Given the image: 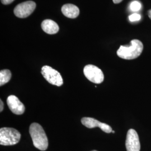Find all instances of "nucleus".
<instances>
[{"label":"nucleus","instance_id":"nucleus-1","mask_svg":"<svg viewBox=\"0 0 151 151\" xmlns=\"http://www.w3.org/2000/svg\"><path fill=\"white\" fill-rule=\"evenodd\" d=\"M29 133L34 147L40 151H45L48 147V140L42 127L38 123L30 125Z\"/></svg>","mask_w":151,"mask_h":151},{"label":"nucleus","instance_id":"nucleus-2","mask_svg":"<svg viewBox=\"0 0 151 151\" xmlns=\"http://www.w3.org/2000/svg\"><path fill=\"white\" fill-rule=\"evenodd\" d=\"M143 45L140 40L133 39L128 46L121 45L117 50V55L124 60H134L138 58L142 53Z\"/></svg>","mask_w":151,"mask_h":151},{"label":"nucleus","instance_id":"nucleus-3","mask_svg":"<svg viewBox=\"0 0 151 151\" xmlns=\"http://www.w3.org/2000/svg\"><path fill=\"white\" fill-rule=\"evenodd\" d=\"M21 138L20 132L12 128H2L0 129V145L12 146L17 144Z\"/></svg>","mask_w":151,"mask_h":151},{"label":"nucleus","instance_id":"nucleus-4","mask_svg":"<svg viewBox=\"0 0 151 151\" xmlns=\"http://www.w3.org/2000/svg\"><path fill=\"white\" fill-rule=\"evenodd\" d=\"M41 73L44 78L52 85L60 86L63 83V80L60 72L48 65H44L42 68Z\"/></svg>","mask_w":151,"mask_h":151},{"label":"nucleus","instance_id":"nucleus-5","mask_svg":"<svg viewBox=\"0 0 151 151\" xmlns=\"http://www.w3.org/2000/svg\"><path fill=\"white\" fill-rule=\"evenodd\" d=\"M83 73L89 81L96 84L102 83L104 79L103 71L93 65H86L83 69Z\"/></svg>","mask_w":151,"mask_h":151},{"label":"nucleus","instance_id":"nucleus-6","mask_svg":"<svg viewBox=\"0 0 151 151\" xmlns=\"http://www.w3.org/2000/svg\"><path fill=\"white\" fill-rule=\"evenodd\" d=\"M36 7V4L32 1L24 2L16 6L14 14L19 18H26L30 15Z\"/></svg>","mask_w":151,"mask_h":151},{"label":"nucleus","instance_id":"nucleus-7","mask_svg":"<svg viewBox=\"0 0 151 151\" xmlns=\"http://www.w3.org/2000/svg\"><path fill=\"white\" fill-rule=\"evenodd\" d=\"M125 146L127 151H140L139 139L135 130L130 129L128 131Z\"/></svg>","mask_w":151,"mask_h":151},{"label":"nucleus","instance_id":"nucleus-8","mask_svg":"<svg viewBox=\"0 0 151 151\" xmlns=\"http://www.w3.org/2000/svg\"><path fill=\"white\" fill-rule=\"evenodd\" d=\"M81 123L84 126H85L88 128H94L96 127H99L103 132L110 133L112 132L111 127L107 124L101 123L99 121L92 118H88V117H85L81 119Z\"/></svg>","mask_w":151,"mask_h":151},{"label":"nucleus","instance_id":"nucleus-9","mask_svg":"<svg viewBox=\"0 0 151 151\" xmlns=\"http://www.w3.org/2000/svg\"><path fill=\"white\" fill-rule=\"evenodd\" d=\"M7 104L10 110L15 114L22 115L25 111V106L15 95H10L7 97Z\"/></svg>","mask_w":151,"mask_h":151},{"label":"nucleus","instance_id":"nucleus-10","mask_svg":"<svg viewBox=\"0 0 151 151\" xmlns=\"http://www.w3.org/2000/svg\"><path fill=\"white\" fill-rule=\"evenodd\" d=\"M61 10L65 16L70 19H75L80 14L78 7L70 4L64 5L62 6Z\"/></svg>","mask_w":151,"mask_h":151},{"label":"nucleus","instance_id":"nucleus-11","mask_svg":"<svg viewBox=\"0 0 151 151\" xmlns=\"http://www.w3.org/2000/svg\"><path fill=\"white\" fill-rule=\"evenodd\" d=\"M41 27L44 32L48 34H54L58 32L59 26L52 20H45L42 22Z\"/></svg>","mask_w":151,"mask_h":151},{"label":"nucleus","instance_id":"nucleus-12","mask_svg":"<svg viewBox=\"0 0 151 151\" xmlns=\"http://www.w3.org/2000/svg\"><path fill=\"white\" fill-rule=\"evenodd\" d=\"M11 71L9 70H4L0 72V86H2L7 82L11 78Z\"/></svg>","mask_w":151,"mask_h":151},{"label":"nucleus","instance_id":"nucleus-13","mask_svg":"<svg viewBox=\"0 0 151 151\" xmlns=\"http://www.w3.org/2000/svg\"><path fill=\"white\" fill-rule=\"evenodd\" d=\"M141 6H142L140 2H139L137 1H134L130 4V9L132 11H138L140 10Z\"/></svg>","mask_w":151,"mask_h":151},{"label":"nucleus","instance_id":"nucleus-14","mask_svg":"<svg viewBox=\"0 0 151 151\" xmlns=\"http://www.w3.org/2000/svg\"><path fill=\"white\" fill-rule=\"evenodd\" d=\"M141 16L140 15L138 14H133L129 16V19L130 21L132 22H137L140 20Z\"/></svg>","mask_w":151,"mask_h":151},{"label":"nucleus","instance_id":"nucleus-15","mask_svg":"<svg viewBox=\"0 0 151 151\" xmlns=\"http://www.w3.org/2000/svg\"><path fill=\"white\" fill-rule=\"evenodd\" d=\"M15 0H1V2L4 5H9Z\"/></svg>","mask_w":151,"mask_h":151},{"label":"nucleus","instance_id":"nucleus-16","mask_svg":"<svg viewBox=\"0 0 151 151\" xmlns=\"http://www.w3.org/2000/svg\"><path fill=\"white\" fill-rule=\"evenodd\" d=\"M0 105H1V106H0V111L2 112L3 109H4V103L2 102V101L1 100H0Z\"/></svg>","mask_w":151,"mask_h":151},{"label":"nucleus","instance_id":"nucleus-17","mask_svg":"<svg viewBox=\"0 0 151 151\" xmlns=\"http://www.w3.org/2000/svg\"><path fill=\"white\" fill-rule=\"evenodd\" d=\"M113 2L115 4H119L123 0H113Z\"/></svg>","mask_w":151,"mask_h":151},{"label":"nucleus","instance_id":"nucleus-18","mask_svg":"<svg viewBox=\"0 0 151 151\" xmlns=\"http://www.w3.org/2000/svg\"><path fill=\"white\" fill-rule=\"evenodd\" d=\"M148 15L149 16L150 19L151 20V9L148 11Z\"/></svg>","mask_w":151,"mask_h":151},{"label":"nucleus","instance_id":"nucleus-19","mask_svg":"<svg viewBox=\"0 0 151 151\" xmlns=\"http://www.w3.org/2000/svg\"><path fill=\"white\" fill-rule=\"evenodd\" d=\"M111 133H115V132L114 131V130H112V132H111Z\"/></svg>","mask_w":151,"mask_h":151},{"label":"nucleus","instance_id":"nucleus-20","mask_svg":"<svg viewBox=\"0 0 151 151\" xmlns=\"http://www.w3.org/2000/svg\"><path fill=\"white\" fill-rule=\"evenodd\" d=\"M96 151V150H93V151Z\"/></svg>","mask_w":151,"mask_h":151}]
</instances>
